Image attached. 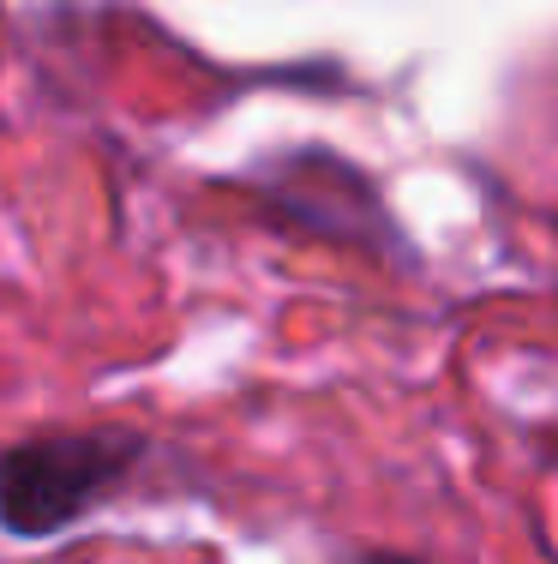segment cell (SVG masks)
<instances>
[{
  "instance_id": "1",
  "label": "cell",
  "mask_w": 558,
  "mask_h": 564,
  "mask_svg": "<svg viewBox=\"0 0 558 564\" xmlns=\"http://www.w3.org/2000/svg\"><path fill=\"white\" fill-rule=\"evenodd\" d=\"M139 438L121 426L102 433H61L0 456V529L7 534H55L102 505L127 480Z\"/></svg>"
},
{
  "instance_id": "2",
  "label": "cell",
  "mask_w": 558,
  "mask_h": 564,
  "mask_svg": "<svg viewBox=\"0 0 558 564\" xmlns=\"http://www.w3.org/2000/svg\"><path fill=\"white\" fill-rule=\"evenodd\" d=\"M361 564H415V558H396V553H366Z\"/></svg>"
}]
</instances>
